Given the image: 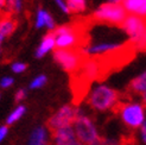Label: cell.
Segmentation results:
<instances>
[{
  "mask_svg": "<svg viewBox=\"0 0 146 145\" xmlns=\"http://www.w3.org/2000/svg\"><path fill=\"white\" fill-rule=\"evenodd\" d=\"M25 111H26L25 106H23V105L18 106L16 110H14V111L9 115V118H7V120H6V124H7V125L14 124V122H16L17 120H19L21 117H23L24 113H25Z\"/></svg>",
  "mask_w": 146,
  "mask_h": 145,
  "instance_id": "obj_15",
  "label": "cell"
},
{
  "mask_svg": "<svg viewBox=\"0 0 146 145\" xmlns=\"http://www.w3.org/2000/svg\"><path fill=\"white\" fill-rule=\"evenodd\" d=\"M56 49H80L87 45L83 30L74 24L58 26L52 31Z\"/></svg>",
  "mask_w": 146,
  "mask_h": 145,
  "instance_id": "obj_3",
  "label": "cell"
},
{
  "mask_svg": "<svg viewBox=\"0 0 146 145\" xmlns=\"http://www.w3.org/2000/svg\"><path fill=\"white\" fill-rule=\"evenodd\" d=\"M25 96H26V90L21 88V89L17 90L16 95H14V100H16V102H20V101L23 100Z\"/></svg>",
  "mask_w": 146,
  "mask_h": 145,
  "instance_id": "obj_22",
  "label": "cell"
},
{
  "mask_svg": "<svg viewBox=\"0 0 146 145\" xmlns=\"http://www.w3.org/2000/svg\"><path fill=\"white\" fill-rule=\"evenodd\" d=\"M54 60L63 70L72 75L82 67L86 57L80 49H56L54 51Z\"/></svg>",
  "mask_w": 146,
  "mask_h": 145,
  "instance_id": "obj_8",
  "label": "cell"
},
{
  "mask_svg": "<svg viewBox=\"0 0 146 145\" xmlns=\"http://www.w3.org/2000/svg\"><path fill=\"white\" fill-rule=\"evenodd\" d=\"M125 145H138V144H137V143H131V144H127V143H126Z\"/></svg>",
  "mask_w": 146,
  "mask_h": 145,
  "instance_id": "obj_28",
  "label": "cell"
},
{
  "mask_svg": "<svg viewBox=\"0 0 146 145\" xmlns=\"http://www.w3.org/2000/svg\"><path fill=\"white\" fill-rule=\"evenodd\" d=\"M134 138V143H137L138 145H146V120L139 127V130L135 131Z\"/></svg>",
  "mask_w": 146,
  "mask_h": 145,
  "instance_id": "obj_16",
  "label": "cell"
},
{
  "mask_svg": "<svg viewBox=\"0 0 146 145\" xmlns=\"http://www.w3.org/2000/svg\"><path fill=\"white\" fill-rule=\"evenodd\" d=\"M5 6H6V0H0V14H3L1 12L5 10Z\"/></svg>",
  "mask_w": 146,
  "mask_h": 145,
  "instance_id": "obj_26",
  "label": "cell"
},
{
  "mask_svg": "<svg viewBox=\"0 0 146 145\" xmlns=\"http://www.w3.org/2000/svg\"><path fill=\"white\" fill-rule=\"evenodd\" d=\"M1 16H3V14H0V18H1Z\"/></svg>",
  "mask_w": 146,
  "mask_h": 145,
  "instance_id": "obj_29",
  "label": "cell"
},
{
  "mask_svg": "<svg viewBox=\"0 0 146 145\" xmlns=\"http://www.w3.org/2000/svg\"><path fill=\"white\" fill-rule=\"evenodd\" d=\"M26 68H27L26 64H25V63H21V62H17V63H13V64H12V70H13L14 72H17V74L25 71Z\"/></svg>",
  "mask_w": 146,
  "mask_h": 145,
  "instance_id": "obj_20",
  "label": "cell"
},
{
  "mask_svg": "<svg viewBox=\"0 0 146 145\" xmlns=\"http://www.w3.org/2000/svg\"><path fill=\"white\" fill-rule=\"evenodd\" d=\"M46 83V76L45 75H39L36 77L33 81L30 83V88L31 89H37V88H40Z\"/></svg>",
  "mask_w": 146,
  "mask_h": 145,
  "instance_id": "obj_17",
  "label": "cell"
},
{
  "mask_svg": "<svg viewBox=\"0 0 146 145\" xmlns=\"http://www.w3.org/2000/svg\"><path fill=\"white\" fill-rule=\"evenodd\" d=\"M21 7H23V4H21V0H14V5H13V13H19L21 11Z\"/></svg>",
  "mask_w": 146,
  "mask_h": 145,
  "instance_id": "obj_24",
  "label": "cell"
},
{
  "mask_svg": "<svg viewBox=\"0 0 146 145\" xmlns=\"http://www.w3.org/2000/svg\"><path fill=\"white\" fill-rule=\"evenodd\" d=\"M72 128H74L76 138L83 145H94L101 138V134L94 120L84 113L80 114L77 117L74 125H72Z\"/></svg>",
  "mask_w": 146,
  "mask_h": 145,
  "instance_id": "obj_6",
  "label": "cell"
},
{
  "mask_svg": "<svg viewBox=\"0 0 146 145\" xmlns=\"http://www.w3.org/2000/svg\"><path fill=\"white\" fill-rule=\"evenodd\" d=\"M13 78L12 77H10V76H6V77H4L1 81H0V87L1 88H9V87H11L12 84H13Z\"/></svg>",
  "mask_w": 146,
  "mask_h": 145,
  "instance_id": "obj_21",
  "label": "cell"
},
{
  "mask_svg": "<svg viewBox=\"0 0 146 145\" xmlns=\"http://www.w3.org/2000/svg\"><path fill=\"white\" fill-rule=\"evenodd\" d=\"M0 51H1V50H0Z\"/></svg>",
  "mask_w": 146,
  "mask_h": 145,
  "instance_id": "obj_30",
  "label": "cell"
},
{
  "mask_svg": "<svg viewBox=\"0 0 146 145\" xmlns=\"http://www.w3.org/2000/svg\"><path fill=\"white\" fill-rule=\"evenodd\" d=\"M82 110L77 106L72 105H64L56 113H54L49 120L46 121V126L49 127L50 133H52L60 128L69 127L74 125L75 120L80 114H82Z\"/></svg>",
  "mask_w": 146,
  "mask_h": 145,
  "instance_id": "obj_7",
  "label": "cell"
},
{
  "mask_svg": "<svg viewBox=\"0 0 146 145\" xmlns=\"http://www.w3.org/2000/svg\"><path fill=\"white\" fill-rule=\"evenodd\" d=\"M56 1V4L58 5V7L64 12V13H69V10H68V6H67V4H65V1L64 0H55Z\"/></svg>",
  "mask_w": 146,
  "mask_h": 145,
  "instance_id": "obj_23",
  "label": "cell"
},
{
  "mask_svg": "<svg viewBox=\"0 0 146 145\" xmlns=\"http://www.w3.org/2000/svg\"><path fill=\"white\" fill-rule=\"evenodd\" d=\"M45 26V11L44 10H38L37 12V19H36V27L40 29Z\"/></svg>",
  "mask_w": 146,
  "mask_h": 145,
  "instance_id": "obj_18",
  "label": "cell"
},
{
  "mask_svg": "<svg viewBox=\"0 0 146 145\" xmlns=\"http://www.w3.org/2000/svg\"><path fill=\"white\" fill-rule=\"evenodd\" d=\"M29 145H48V132L44 127H37L31 133Z\"/></svg>",
  "mask_w": 146,
  "mask_h": 145,
  "instance_id": "obj_13",
  "label": "cell"
},
{
  "mask_svg": "<svg viewBox=\"0 0 146 145\" xmlns=\"http://www.w3.org/2000/svg\"><path fill=\"white\" fill-rule=\"evenodd\" d=\"M128 92L132 95H137L139 98L146 93V70L131 80L128 84Z\"/></svg>",
  "mask_w": 146,
  "mask_h": 145,
  "instance_id": "obj_10",
  "label": "cell"
},
{
  "mask_svg": "<svg viewBox=\"0 0 146 145\" xmlns=\"http://www.w3.org/2000/svg\"><path fill=\"white\" fill-rule=\"evenodd\" d=\"M45 26L49 29L50 31H54L55 30V20L52 19V17H51V14L45 12Z\"/></svg>",
  "mask_w": 146,
  "mask_h": 145,
  "instance_id": "obj_19",
  "label": "cell"
},
{
  "mask_svg": "<svg viewBox=\"0 0 146 145\" xmlns=\"http://www.w3.org/2000/svg\"><path fill=\"white\" fill-rule=\"evenodd\" d=\"M107 3H111V4H118V5H121L122 0H107Z\"/></svg>",
  "mask_w": 146,
  "mask_h": 145,
  "instance_id": "obj_27",
  "label": "cell"
},
{
  "mask_svg": "<svg viewBox=\"0 0 146 145\" xmlns=\"http://www.w3.org/2000/svg\"><path fill=\"white\" fill-rule=\"evenodd\" d=\"M120 27L127 35L131 47L139 51L146 50V19L127 14Z\"/></svg>",
  "mask_w": 146,
  "mask_h": 145,
  "instance_id": "obj_4",
  "label": "cell"
},
{
  "mask_svg": "<svg viewBox=\"0 0 146 145\" xmlns=\"http://www.w3.org/2000/svg\"><path fill=\"white\" fill-rule=\"evenodd\" d=\"M116 114L129 131H137L146 120V106L140 99H128L121 101L115 110Z\"/></svg>",
  "mask_w": 146,
  "mask_h": 145,
  "instance_id": "obj_2",
  "label": "cell"
},
{
  "mask_svg": "<svg viewBox=\"0 0 146 145\" xmlns=\"http://www.w3.org/2000/svg\"><path fill=\"white\" fill-rule=\"evenodd\" d=\"M87 105L96 112H115L121 102L120 93L105 83L94 86L86 96Z\"/></svg>",
  "mask_w": 146,
  "mask_h": 145,
  "instance_id": "obj_1",
  "label": "cell"
},
{
  "mask_svg": "<svg viewBox=\"0 0 146 145\" xmlns=\"http://www.w3.org/2000/svg\"><path fill=\"white\" fill-rule=\"evenodd\" d=\"M16 27H17V20L11 14L3 13L1 18H0V35L5 38L9 37L16 30Z\"/></svg>",
  "mask_w": 146,
  "mask_h": 145,
  "instance_id": "obj_11",
  "label": "cell"
},
{
  "mask_svg": "<svg viewBox=\"0 0 146 145\" xmlns=\"http://www.w3.org/2000/svg\"><path fill=\"white\" fill-rule=\"evenodd\" d=\"M7 132H9V128H7V126H1V127H0V142H1L6 137Z\"/></svg>",
  "mask_w": 146,
  "mask_h": 145,
  "instance_id": "obj_25",
  "label": "cell"
},
{
  "mask_svg": "<svg viewBox=\"0 0 146 145\" xmlns=\"http://www.w3.org/2000/svg\"><path fill=\"white\" fill-rule=\"evenodd\" d=\"M55 47H56L55 35L52 31H50L49 33H46L44 36V38L42 39L40 45L37 49V51H36V57H37V59H42V57H44L45 54H48L50 50H52Z\"/></svg>",
  "mask_w": 146,
  "mask_h": 145,
  "instance_id": "obj_12",
  "label": "cell"
},
{
  "mask_svg": "<svg viewBox=\"0 0 146 145\" xmlns=\"http://www.w3.org/2000/svg\"><path fill=\"white\" fill-rule=\"evenodd\" d=\"M121 5L127 14L146 19V0H122Z\"/></svg>",
  "mask_w": 146,
  "mask_h": 145,
  "instance_id": "obj_9",
  "label": "cell"
},
{
  "mask_svg": "<svg viewBox=\"0 0 146 145\" xmlns=\"http://www.w3.org/2000/svg\"><path fill=\"white\" fill-rule=\"evenodd\" d=\"M126 17H127V12L122 7V5L111 4V3L101 4L92 14L93 20L115 26H121Z\"/></svg>",
  "mask_w": 146,
  "mask_h": 145,
  "instance_id": "obj_5",
  "label": "cell"
},
{
  "mask_svg": "<svg viewBox=\"0 0 146 145\" xmlns=\"http://www.w3.org/2000/svg\"><path fill=\"white\" fill-rule=\"evenodd\" d=\"M64 1L68 6L69 13H81L87 9L86 0H64Z\"/></svg>",
  "mask_w": 146,
  "mask_h": 145,
  "instance_id": "obj_14",
  "label": "cell"
}]
</instances>
